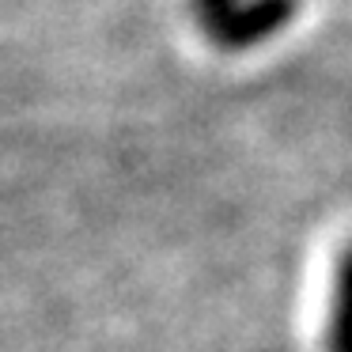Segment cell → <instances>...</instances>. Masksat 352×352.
<instances>
[{
  "label": "cell",
  "mask_w": 352,
  "mask_h": 352,
  "mask_svg": "<svg viewBox=\"0 0 352 352\" xmlns=\"http://www.w3.org/2000/svg\"><path fill=\"white\" fill-rule=\"evenodd\" d=\"M239 4H243V0H190V12L197 16V23L208 31L216 19H223L231 8H239Z\"/></svg>",
  "instance_id": "3"
},
{
  "label": "cell",
  "mask_w": 352,
  "mask_h": 352,
  "mask_svg": "<svg viewBox=\"0 0 352 352\" xmlns=\"http://www.w3.org/2000/svg\"><path fill=\"white\" fill-rule=\"evenodd\" d=\"M329 352H352V243L337 258L333 307H329Z\"/></svg>",
  "instance_id": "2"
},
{
  "label": "cell",
  "mask_w": 352,
  "mask_h": 352,
  "mask_svg": "<svg viewBox=\"0 0 352 352\" xmlns=\"http://www.w3.org/2000/svg\"><path fill=\"white\" fill-rule=\"evenodd\" d=\"M296 8L299 0H243L239 8H231L223 19L208 27V38L223 50H250L284 31L296 19Z\"/></svg>",
  "instance_id": "1"
}]
</instances>
